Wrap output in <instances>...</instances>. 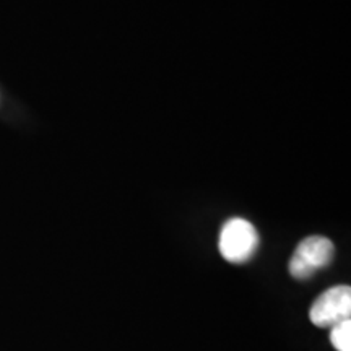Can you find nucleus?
<instances>
[{
    "mask_svg": "<svg viewBox=\"0 0 351 351\" xmlns=\"http://www.w3.org/2000/svg\"><path fill=\"white\" fill-rule=\"evenodd\" d=\"M258 247V232L251 221L244 218H231L219 232L218 249L223 258L231 263L251 261Z\"/></svg>",
    "mask_w": 351,
    "mask_h": 351,
    "instance_id": "nucleus-1",
    "label": "nucleus"
},
{
    "mask_svg": "<svg viewBox=\"0 0 351 351\" xmlns=\"http://www.w3.org/2000/svg\"><path fill=\"white\" fill-rule=\"evenodd\" d=\"M335 245L326 236H309L298 244L289 258V275L296 280L311 278L315 271L326 269L333 261Z\"/></svg>",
    "mask_w": 351,
    "mask_h": 351,
    "instance_id": "nucleus-2",
    "label": "nucleus"
},
{
    "mask_svg": "<svg viewBox=\"0 0 351 351\" xmlns=\"http://www.w3.org/2000/svg\"><path fill=\"white\" fill-rule=\"evenodd\" d=\"M351 317V288L346 285L328 288L311 306L309 319L315 327L330 328Z\"/></svg>",
    "mask_w": 351,
    "mask_h": 351,
    "instance_id": "nucleus-3",
    "label": "nucleus"
},
{
    "mask_svg": "<svg viewBox=\"0 0 351 351\" xmlns=\"http://www.w3.org/2000/svg\"><path fill=\"white\" fill-rule=\"evenodd\" d=\"M330 343L337 351H351V319L330 327Z\"/></svg>",
    "mask_w": 351,
    "mask_h": 351,
    "instance_id": "nucleus-4",
    "label": "nucleus"
}]
</instances>
